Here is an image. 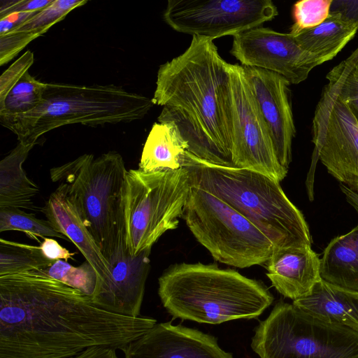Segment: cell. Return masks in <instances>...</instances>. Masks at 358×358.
<instances>
[{"label": "cell", "mask_w": 358, "mask_h": 358, "mask_svg": "<svg viewBox=\"0 0 358 358\" xmlns=\"http://www.w3.org/2000/svg\"><path fill=\"white\" fill-rule=\"evenodd\" d=\"M71 358H119L116 349L106 347H92Z\"/></svg>", "instance_id": "d590c367"}, {"label": "cell", "mask_w": 358, "mask_h": 358, "mask_svg": "<svg viewBox=\"0 0 358 358\" xmlns=\"http://www.w3.org/2000/svg\"><path fill=\"white\" fill-rule=\"evenodd\" d=\"M321 279L358 295V226L333 238L320 258Z\"/></svg>", "instance_id": "d6986e66"}, {"label": "cell", "mask_w": 358, "mask_h": 358, "mask_svg": "<svg viewBox=\"0 0 358 358\" xmlns=\"http://www.w3.org/2000/svg\"><path fill=\"white\" fill-rule=\"evenodd\" d=\"M278 14L271 0H169L163 17L176 31L213 40L260 27Z\"/></svg>", "instance_id": "8fae6325"}, {"label": "cell", "mask_w": 358, "mask_h": 358, "mask_svg": "<svg viewBox=\"0 0 358 358\" xmlns=\"http://www.w3.org/2000/svg\"><path fill=\"white\" fill-rule=\"evenodd\" d=\"M44 270L51 278L89 296L92 297L94 292L98 276L94 268L87 261L76 267L66 261L57 260Z\"/></svg>", "instance_id": "83f0119b"}, {"label": "cell", "mask_w": 358, "mask_h": 358, "mask_svg": "<svg viewBox=\"0 0 358 358\" xmlns=\"http://www.w3.org/2000/svg\"><path fill=\"white\" fill-rule=\"evenodd\" d=\"M122 157L110 151L97 158L85 154L50 169L63 184L79 216L105 259L126 245V174Z\"/></svg>", "instance_id": "8992f818"}, {"label": "cell", "mask_w": 358, "mask_h": 358, "mask_svg": "<svg viewBox=\"0 0 358 358\" xmlns=\"http://www.w3.org/2000/svg\"><path fill=\"white\" fill-rule=\"evenodd\" d=\"M228 108L233 166L282 181L288 171L278 160L241 65L230 64Z\"/></svg>", "instance_id": "30bf717a"}, {"label": "cell", "mask_w": 358, "mask_h": 358, "mask_svg": "<svg viewBox=\"0 0 358 358\" xmlns=\"http://www.w3.org/2000/svg\"><path fill=\"white\" fill-rule=\"evenodd\" d=\"M33 145L20 143L0 162V208L34 209L38 187L27 176L22 164Z\"/></svg>", "instance_id": "603a6c76"}, {"label": "cell", "mask_w": 358, "mask_h": 358, "mask_svg": "<svg viewBox=\"0 0 358 358\" xmlns=\"http://www.w3.org/2000/svg\"><path fill=\"white\" fill-rule=\"evenodd\" d=\"M152 99L128 92L121 86L46 83L41 103L34 110L0 115V123L24 145L58 127L73 124L91 127L129 123L145 117Z\"/></svg>", "instance_id": "5b68a950"}, {"label": "cell", "mask_w": 358, "mask_h": 358, "mask_svg": "<svg viewBox=\"0 0 358 358\" xmlns=\"http://www.w3.org/2000/svg\"><path fill=\"white\" fill-rule=\"evenodd\" d=\"M187 142L173 122H155L144 144L139 169L177 170L182 167Z\"/></svg>", "instance_id": "7402d4cb"}, {"label": "cell", "mask_w": 358, "mask_h": 358, "mask_svg": "<svg viewBox=\"0 0 358 358\" xmlns=\"http://www.w3.org/2000/svg\"><path fill=\"white\" fill-rule=\"evenodd\" d=\"M40 248L44 255L52 261L64 259L67 262L69 259H72L75 255V253H71L67 249L60 245L57 241L52 238H43Z\"/></svg>", "instance_id": "836d02e7"}, {"label": "cell", "mask_w": 358, "mask_h": 358, "mask_svg": "<svg viewBox=\"0 0 358 358\" xmlns=\"http://www.w3.org/2000/svg\"><path fill=\"white\" fill-rule=\"evenodd\" d=\"M182 167L190 185L227 203L265 234L273 248L311 245L303 215L280 182L250 170L207 162L189 151L185 153Z\"/></svg>", "instance_id": "277c9868"}, {"label": "cell", "mask_w": 358, "mask_h": 358, "mask_svg": "<svg viewBox=\"0 0 358 358\" xmlns=\"http://www.w3.org/2000/svg\"><path fill=\"white\" fill-rule=\"evenodd\" d=\"M327 79L358 121V62H341L327 73Z\"/></svg>", "instance_id": "f1b7e54d"}, {"label": "cell", "mask_w": 358, "mask_h": 358, "mask_svg": "<svg viewBox=\"0 0 358 358\" xmlns=\"http://www.w3.org/2000/svg\"><path fill=\"white\" fill-rule=\"evenodd\" d=\"M330 13L338 15L358 29V0H332Z\"/></svg>", "instance_id": "d6a6232c"}, {"label": "cell", "mask_w": 358, "mask_h": 358, "mask_svg": "<svg viewBox=\"0 0 358 358\" xmlns=\"http://www.w3.org/2000/svg\"><path fill=\"white\" fill-rule=\"evenodd\" d=\"M251 348L259 358H358V331L280 301L255 328Z\"/></svg>", "instance_id": "52a82bcc"}, {"label": "cell", "mask_w": 358, "mask_h": 358, "mask_svg": "<svg viewBox=\"0 0 358 358\" xmlns=\"http://www.w3.org/2000/svg\"><path fill=\"white\" fill-rule=\"evenodd\" d=\"M42 211L53 228L76 245L96 272L94 294L105 288L110 280V266L83 223L63 184L50 194Z\"/></svg>", "instance_id": "e0dca14e"}, {"label": "cell", "mask_w": 358, "mask_h": 358, "mask_svg": "<svg viewBox=\"0 0 358 358\" xmlns=\"http://www.w3.org/2000/svg\"><path fill=\"white\" fill-rule=\"evenodd\" d=\"M315 153L329 173L358 193V121L327 84L313 120Z\"/></svg>", "instance_id": "7c38bea8"}, {"label": "cell", "mask_w": 358, "mask_h": 358, "mask_svg": "<svg viewBox=\"0 0 358 358\" xmlns=\"http://www.w3.org/2000/svg\"><path fill=\"white\" fill-rule=\"evenodd\" d=\"M217 261L238 268L266 263L273 245L255 224L213 194L190 185L182 217Z\"/></svg>", "instance_id": "9c48e42d"}, {"label": "cell", "mask_w": 358, "mask_h": 358, "mask_svg": "<svg viewBox=\"0 0 358 358\" xmlns=\"http://www.w3.org/2000/svg\"><path fill=\"white\" fill-rule=\"evenodd\" d=\"M340 187L348 203L354 208L358 214V193L351 190L343 184L340 185Z\"/></svg>", "instance_id": "8d00e7d4"}, {"label": "cell", "mask_w": 358, "mask_h": 358, "mask_svg": "<svg viewBox=\"0 0 358 358\" xmlns=\"http://www.w3.org/2000/svg\"><path fill=\"white\" fill-rule=\"evenodd\" d=\"M292 303L324 321L358 331V295L339 289L322 279L308 295Z\"/></svg>", "instance_id": "ffe728a7"}, {"label": "cell", "mask_w": 358, "mask_h": 358, "mask_svg": "<svg viewBox=\"0 0 358 358\" xmlns=\"http://www.w3.org/2000/svg\"><path fill=\"white\" fill-rule=\"evenodd\" d=\"M122 351L124 358H233L214 336L171 322L156 323Z\"/></svg>", "instance_id": "9a60e30c"}, {"label": "cell", "mask_w": 358, "mask_h": 358, "mask_svg": "<svg viewBox=\"0 0 358 358\" xmlns=\"http://www.w3.org/2000/svg\"><path fill=\"white\" fill-rule=\"evenodd\" d=\"M87 2L86 0H53L23 24L0 36L1 66L14 58L31 41L62 21L71 10Z\"/></svg>", "instance_id": "44dd1931"}, {"label": "cell", "mask_w": 358, "mask_h": 358, "mask_svg": "<svg viewBox=\"0 0 358 358\" xmlns=\"http://www.w3.org/2000/svg\"><path fill=\"white\" fill-rule=\"evenodd\" d=\"M332 0H301L294 3L290 34L296 35L301 31L315 27L329 15Z\"/></svg>", "instance_id": "f546056e"}, {"label": "cell", "mask_w": 358, "mask_h": 358, "mask_svg": "<svg viewBox=\"0 0 358 358\" xmlns=\"http://www.w3.org/2000/svg\"><path fill=\"white\" fill-rule=\"evenodd\" d=\"M150 251L148 249L131 256L127 245L120 248L108 261L111 273L108 285L92 295V301L116 314L139 317L150 267Z\"/></svg>", "instance_id": "2e32d148"}, {"label": "cell", "mask_w": 358, "mask_h": 358, "mask_svg": "<svg viewBox=\"0 0 358 358\" xmlns=\"http://www.w3.org/2000/svg\"><path fill=\"white\" fill-rule=\"evenodd\" d=\"M231 53L242 66L268 70L283 76L290 84L305 80L322 64L303 50L290 33L257 27L233 36Z\"/></svg>", "instance_id": "4fadbf2b"}, {"label": "cell", "mask_w": 358, "mask_h": 358, "mask_svg": "<svg viewBox=\"0 0 358 358\" xmlns=\"http://www.w3.org/2000/svg\"><path fill=\"white\" fill-rule=\"evenodd\" d=\"M266 269L275 289L293 301L308 295L321 280L320 259L309 245L273 248Z\"/></svg>", "instance_id": "ac0fdd59"}, {"label": "cell", "mask_w": 358, "mask_h": 358, "mask_svg": "<svg viewBox=\"0 0 358 358\" xmlns=\"http://www.w3.org/2000/svg\"><path fill=\"white\" fill-rule=\"evenodd\" d=\"M242 66L246 82L269 133L278 160L288 171L292 159V140L296 134L289 89L290 83L274 72Z\"/></svg>", "instance_id": "5bb4252c"}, {"label": "cell", "mask_w": 358, "mask_h": 358, "mask_svg": "<svg viewBox=\"0 0 358 358\" xmlns=\"http://www.w3.org/2000/svg\"><path fill=\"white\" fill-rule=\"evenodd\" d=\"M189 188L188 174L183 167L127 171L126 245L131 256L151 249L163 234L178 227Z\"/></svg>", "instance_id": "ba28073f"}, {"label": "cell", "mask_w": 358, "mask_h": 358, "mask_svg": "<svg viewBox=\"0 0 358 358\" xmlns=\"http://www.w3.org/2000/svg\"><path fill=\"white\" fill-rule=\"evenodd\" d=\"M34 60V53L27 50L1 74L0 77V103L4 100L21 78L28 72Z\"/></svg>", "instance_id": "4dcf8cb0"}, {"label": "cell", "mask_w": 358, "mask_h": 358, "mask_svg": "<svg viewBox=\"0 0 358 358\" xmlns=\"http://www.w3.org/2000/svg\"><path fill=\"white\" fill-rule=\"evenodd\" d=\"M53 0H6L1 1V19L14 13L39 11Z\"/></svg>", "instance_id": "1f68e13d"}, {"label": "cell", "mask_w": 358, "mask_h": 358, "mask_svg": "<svg viewBox=\"0 0 358 358\" xmlns=\"http://www.w3.org/2000/svg\"><path fill=\"white\" fill-rule=\"evenodd\" d=\"M230 64L213 40L193 36L179 56L162 64L152 101L163 106L159 122H173L189 152L207 162L233 166L228 108Z\"/></svg>", "instance_id": "7a4b0ae2"}, {"label": "cell", "mask_w": 358, "mask_h": 358, "mask_svg": "<svg viewBox=\"0 0 358 358\" xmlns=\"http://www.w3.org/2000/svg\"><path fill=\"white\" fill-rule=\"evenodd\" d=\"M55 262L44 255L40 246L0 239V276L46 269Z\"/></svg>", "instance_id": "d4e9b609"}, {"label": "cell", "mask_w": 358, "mask_h": 358, "mask_svg": "<svg viewBox=\"0 0 358 358\" xmlns=\"http://www.w3.org/2000/svg\"><path fill=\"white\" fill-rule=\"evenodd\" d=\"M21 231L39 241V236L45 238L57 237L69 241L64 235L57 232L48 220L36 218L34 215L27 213L20 208H0V232Z\"/></svg>", "instance_id": "4316f807"}, {"label": "cell", "mask_w": 358, "mask_h": 358, "mask_svg": "<svg viewBox=\"0 0 358 358\" xmlns=\"http://www.w3.org/2000/svg\"><path fill=\"white\" fill-rule=\"evenodd\" d=\"M37 12H21L10 14L0 20V36L4 35L19 27Z\"/></svg>", "instance_id": "e575fe53"}, {"label": "cell", "mask_w": 358, "mask_h": 358, "mask_svg": "<svg viewBox=\"0 0 358 358\" xmlns=\"http://www.w3.org/2000/svg\"><path fill=\"white\" fill-rule=\"evenodd\" d=\"M46 83L27 72L0 103V115L29 112L41 102Z\"/></svg>", "instance_id": "484cf974"}, {"label": "cell", "mask_w": 358, "mask_h": 358, "mask_svg": "<svg viewBox=\"0 0 358 358\" xmlns=\"http://www.w3.org/2000/svg\"><path fill=\"white\" fill-rule=\"evenodd\" d=\"M158 282V294L169 313L199 323L255 318L273 301L262 282L215 264H176Z\"/></svg>", "instance_id": "3957f363"}, {"label": "cell", "mask_w": 358, "mask_h": 358, "mask_svg": "<svg viewBox=\"0 0 358 358\" xmlns=\"http://www.w3.org/2000/svg\"><path fill=\"white\" fill-rule=\"evenodd\" d=\"M349 63L356 64L358 62V48L345 59Z\"/></svg>", "instance_id": "74e56055"}, {"label": "cell", "mask_w": 358, "mask_h": 358, "mask_svg": "<svg viewBox=\"0 0 358 358\" xmlns=\"http://www.w3.org/2000/svg\"><path fill=\"white\" fill-rule=\"evenodd\" d=\"M357 31L355 25L338 15L330 13L322 23L301 31L294 36L303 50L324 63L336 57L354 38Z\"/></svg>", "instance_id": "cb8c5ba5"}, {"label": "cell", "mask_w": 358, "mask_h": 358, "mask_svg": "<svg viewBox=\"0 0 358 358\" xmlns=\"http://www.w3.org/2000/svg\"><path fill=\"white\" fill-rule=\"evenodd\" d=\"M156 323L104 310L44 269L0 276V358H71L92 347L122 350Z\"/></svg>", "instance_id": "6da1fadb"}]
</instances>
